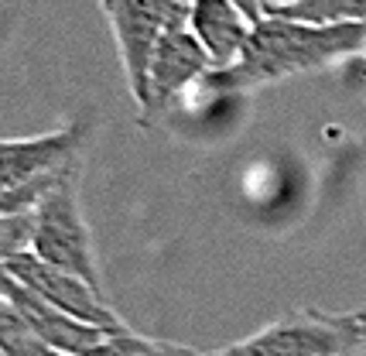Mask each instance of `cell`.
<instances>
[{"label":"cell","mask_w":366,"mask_h":356,"mask_svg":"<svg viewBox=\"0 0 366 356\" xmlns=\"http://www.w3.org/2000/svg\"><path fill=\"white\" fill-rule=\"evenodd\" d=\"M366 55V24H305L285 14H264L254 24V34L237 65L223 72H209L206 86L212 93H250L260 86L322 72Z\"/></svg>","instance_id":"1"},{"label":"cell","mask_w":366,"mask_h":356,"mask_svg":"<svg viewBox=\"0 0 366 356\" xmlns=\"http://www.w3.org/2000/svg\"><path fill=\"white\" fill-rule=\"evenodd\" d=\"M366 346L356 312L295 308L254 336L209 350L206 356H352Z\"/></svg>","instance_id":"2"},{"label":"cell","mask_w":366,"mask_h":356,"mask_svg":"<svg viewBox=\"0 0 366 356\" xmlns=\"http://www.w3.org/2000/svg\"><path fill=\"white\" fill-rule=\"evenodd\" d=\"M31 254H38L51 267H62L69 275L82 277L96 292H103V277H99V264H96L93 237H89L86 216H82L76 175H69L62 185H55L34 206Z\"/></svg>","instance_id":"3"},{"label":"cell","mask_w":366,"mask_h":356,"mask_svg":"<svg viewBox=\"0 0 366 356\" xmlns=\"http://www.w3.org/2000/svg\"><path fill=\"white\" fill-rule=\"evenodd\" d=\"M192 0H113L107 7L113 38H117V51H120V65L127 76V89L137 114L147 103V72H151V59L154 49L172 28L189 24Z\"/></svg>","instance_id":"4"},{"label":"cell","mask_w":366,"mask_h":356,"mask_svg":"<svg viewBox=\"0 0 366 356\" xmlns=\"http://www.w3.org/2000/svg\"><path fill=\"white\" fill-rule=\"evenodd\" d=\"M0 271H7V275L21 281L28 292H34L38 298H45L48 305L62 308L65 315H72V319H79L86 325H96V329H103V332H127V322L113 312V305L107 302V295L96 292L93 285H86L82 277L69 275L62 267H51L45 260L38 257V254H21L14 257L7 267H0Z\"/></svg>","instance_id":"5"},{"label":"cell","mask_w":366,"mask_h":356,"mask_svg":"<svg viewBox=\"0 0 366 356\" xmlns=\"http://www.w3.org/2000/svg\"><path fill=\"white\" fill-rule=\"evenodd\" d=\"M212 72V59L209 51L199 45V38L192 34L189 24L172 28L158 41L154 59H151V72H147V103L141 110L144 124H154L172 103H175L192 82L206 79Z\"/></svg>","instance_id":"6"},{"label":"cell","mask_w":366,"mask_h":356,"mask_svg":"<svg viewBox=\"0 0 366 356\" xmlns=\"http://www.w3.org/2000/svg\"><path fill=\"white\" fill-rule=\"evenodd\" d=\"M0 298H7V305L21 315V322L28 325L38 340L65 356H93L96 346L110 336V332H103L96 325H86L79 319H72V315H65L62 308L48 305L45 298L28 292L7 271H0Z\"/></svg>","instance_id":"7"},{"label":"cell","mask_w":366,"mask_h":356,"mask_svg":"<svg viewBox=\"0 0 366 356\" xmlns=\"http://www.w3.org/2000/svg\"><path fill=\"white\" fill-rule=\"evenodd\" d=\"M189 28L199 38V45L209 51L212 72H223L239 62V55L254 34V21L233 0H192Z\"/></svg>","instance_id":"8"},{"label":"cell","mask_w":366,"mask_h":356,"mask_svg":"<svg viewBox=\"0 0 366 356\" xmlns=\"http://www.w3.org/2000/svg\"><path fill=\"white\" fill-rule=\"evenodd\" d=\"M285 17L305 21V24H366V0H302L295 7L281 11Z\"/></svg>","instance_id":"9"},{"label":"cell","mask_w":366,"mask_h":356,"mask_svg":"<svg viewBox=\"0 0 366 356\" xmlns=\"http://www.w3.org/2000/svg\"><path fill=\"white\" fill-rule=\"evenodd\" d=\"M93 356H206V353H199L192 346H182V342L147 340V336H137L134 329H127V332L107 336L96 346Z\"/></svg>","instance_id":"10"},{"label":"cell","mask_w":366,"mask_h":356,"mask_svg":"<svg viewBox=\"0 0 366 356\" xmlns=\"http://www.w3.org/2000/svg\"><path fill=\"white\" fill-rule=\"evenodd\" d=\"M31 240H34V209L0 216V267H7L21 254H28Z\"/></svg>","instance_id":"11"},{"label":"cell","mask_w":366,"mask_h":356,"mask_svg":"<svg viewBox=\"0 0 366 356\" xmlns=\"http://www.w3.org/2000/svg\"><path fill=\"white\" fill-rule=\"evenodd\" d=\"M233 4H237L239 11H243V14L250 17V21H264V7H260V0H233Z\"/></svg>","instance_id":"12"},{"label":"cell","mask_w":366,"mask_h":356,"mask_svg":"<svg viewBox=\"0 0 366 356\" xmlns=\"http://www.w3.org/2000/svg\"><path fill=\"white\" fill-rule=\"evenodd\" d=\"M295 4H302V0H260L264 14H281V11H287V7H295Z\"/></svg>","instance_id":"13"},{"label":"cell","mask_w":366,"mask_h":356,"mask_svg":"<svg viewBox=\"0 0 366 356\" xmlns=\"http://www.w3.org/2000/svg\"><path fill=\"white\" fill-rule=\"evenodd\" d=\"M356 319H360V325H363V336H366V302H363V308H356Z\"/></svg>","instance_id":"14"},{"label":"cell","mask_w":366,"mask_h":356,"mask_svg":"<svg viewBox=\"0 0 366 356\" xmlns=\"http://www.w3.org/2000/svg\"><path fill=\"white\" fill-rule=\"evenodd\" d=\"M99 4H103V11H107V7H110V4H113V0H99Z\"/></svg>","instance_id":"15"}]
</instances>
